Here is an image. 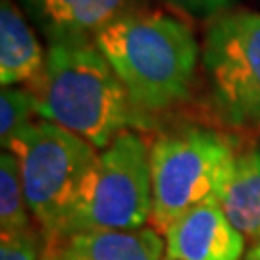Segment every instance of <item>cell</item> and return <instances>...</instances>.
Segmentation results:
<instances>
[{"label":"cell","instance_id":"1","mask_svg":"<svg viewBox=\"0 0 260 260\" xmlns=\"http://www.w3.org/2000/svg\"><path fill=\"white\" fill-rule=\"evenodd\" d=\"M25 87L41 120L62 125L99 150L143 123V110L94 41L50 43L41 74Z\"/></svg>","mask_w":260,"mask_h":260},{"label":"cell","instance_id":"2","mask_svg":"<svg viewBox=\"0 0 260 260\" xmlns=\"http://www.w3.org/2000/svg\"><path fill=\"white\" fill-rule=\"evenodd\" d=\"M131 101L143 112L181 103L195 81L199 43L185 21L137 8L94 37Z\"/></svg>","mask_w":260,"mask_h":260},{"label":"cell","instance_id":"3","mask_svg":"<svg viewBox=\"0 0 260 260\" xmlns=\"http://www.w3.org/2000/svg\"><path fill=\"white\" fill-rule=\"evenodd\" d=\"M150 147L139 133L129 129L96 152L60 232L52 237L139 230L150 222Z\"/></svg>","mask_w":260,"mask_h":260},{"label":"cell","instance_id":"4","mask_svg":"<svg viewBox=\"0 0 260 260\" xmlns=\"http://www.w3.org/2000/svg\"><path fill=\"white\" fill-rule=\"evenodd\" d=\"M230 137L210 127H181L150 145L152 228L168 225L197 206L218 203L237 162Z\"/></svg>","mask_w":260,"mask_h":260},{"label":"cell","instance_id":"5","mask_svg":"<svg viewBox=\"0 0 260 260\" xmlns=\"http://www.w3.org/2000/svg\"><path fill=\"white\" fill-rule=\"evenodd\" d=\"M6 149L18 158L31 216L48 239L60 232L77 187L99 149L47 120L21 127Z\"/></svg>","mask_w":260,"mask_h":260},{"label":"cell","instance_id":"6","mask_svg":"<svg viewBox=\"0 0 260 260\" xmlns=\"http://www.w3.org/2000/svg\"><path fill=\"white\" fill-rule=\"evenodd\" d=\"M210 103L220 120L260 137V14L239 10L214 18L203 45Z\"/></svg>","mask_w":260,"mask_h":260},{"label":"cell","instance_id":"7","mask_svg":"<svg viewBox=\"0 0 260 260\" xmlns=\"http://www.w3.org/2000/svg\"><path fill=\"white\" fill-rule=\"evenodd\" d=\"M166 260H243L247 237L218 203L197 206L164 232Z\"/></svg>","mask_w":260,"mask_h":260},{"label":"cell","instance_id":"8","mask_svg":"<svg viewBox=\"0 0 260 260\" xmlns=\"http://www.w3.org/2000/svg\"><path fill=\"white\" fill-rule=\"evenodd\" d=\"M166 243L152 225L47 239L43 260H164Z\"/></svg>","mask_w":260,"mask_h":260},{"label":"cell","instance_id":"9","mask_svg":"<svg viewBox=\"0 0 260 260\" xmlns=\"http://www.w3.org/2000/svg\"><path fill=\"white\" fill-rule=\"evenodd\" d=\"M29 12L56 41H94L116 19L141 8L139 0H27Z\"/></svg>","mask_w":260,"mask_h":260},{"label":"cell","instance_id":"10","mask_svg":"<svg viewBox=\"0 0 260 260\" xmlns=\"http://www.w3.org/2000/svg\"><path fill=\"white\" fill-rule=\"evenodd\" d=\"M45 52L27 19L14 4H0V83L2 87L31 83L45 66Z\"/></svg>","mask_w":260,"mask_h":260},{"label":"cell","instance_id":"11","mask_svg":"<svg viewBox=\"0 0 260 260\" xmlns=\"http://www.w3.org/2000/svg\"><path fill=\"white\" fill-rule=\"evenodd\" d=\"M220 206L247 239L260 241V149L237 156Z\"/></svg>","mask_w":260,"mask_h":260},{"label":"cell","instance_id":"12","mask_svg":"<svg viewBox=\"0 0 260 260\" xmlns=\"http://www.w3.org/2000/svg\"><path fill=\"white\" fill-rule=\"evenodd\" d=\"M35 223L29 210L18 158L10 150L0 154V228L2 233H12L31 228Z\"/></svg>","mask_w":260,"mask_h":260},{"label":"cell","instance_id":"13","mask_svg":"<svg viewBox=\"0 0 260 260\" xmlns=\"http://www.w3.org/2000/svg\"><path fill=\"white\" fill-rule=\"evenodd\" d=\"M37 116L35 96L27 87H2L0 93V141L2 149L8 147L12 137Z\"/></svg>","mask_w":260,"mask_h":260},{"label":"cell","instance_id":"14","mask_svg":"<svg viewBox=\"0 0 260 260\" xmlns=\"http://www.w3.org/2000/svg\"><path fill=\"white\" fill-rule=\"evenodd\" d=\"M47 237L37 223L19 232L2 233L0 260H43Z\"/></svg>","mask_w":260,"mask_h":260},{"label":"cell","instance_id":"15","mask_svg":"<svg viewBox=\"0 0 260 260\" xmlns=\"http://www.w3.org/2000/svg\"><path fill=\"white\" fill-rule=\"evenodd\" d=\"M166 2L193 18H218L232 8L235 0H166Z\"/></svg>","mask_w":260,"mask_h":260},{"label":"cell","instance_id":"16","mask_svg":"<svg viewBox=\"0 0 260 260\" xmlns=\"http://www.w3.org/2000/svg\"><path fill=\"white\" fill-rule=\"evenodd\" d=\"M245 260H260V241L252 243L251 249L245 254Z\"/></svg>","mask_w":260,"mask_h":260},{"label":"cell","instance_id":"17","mask_svg":"<svg viewBox=\"0 0 260 260\" xmlns=\"http://www.w3.org/2000/svg\"><path fill=\"white\" fill-rule=\"evenodd\" d=\"M164 260H166V258H164Z\"/></svg>","mask_w":260,"mask_h":260}]
</instances>
